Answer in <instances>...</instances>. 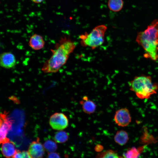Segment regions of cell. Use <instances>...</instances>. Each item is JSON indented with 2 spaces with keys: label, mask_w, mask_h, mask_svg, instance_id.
Masks as SVG:
<instances>
[{
  "label": "cell",
  "mask_w": 158,
  "mask_h": 158,
  "mask_svg": "<svg viewBox=\"0 0 158 158\" xmlns=\"http://www.w3.org/2000/svg\"><path fill=\"white\" fill-rule=\"evenodd\" d=\"M103 149V147L100 145H97L95 148V150L97 152H100Z\"/></svg>",
  "instance_id": "obj_21"
},
{
  "label": "cell",
  "mask_w": 158,
  "mask_h": 158,
  "mask_svg": "<svg viewBox=\"0 0 158 158\" xmlns=\"http://www.w3.org/2000/svg\"><path fill=\"white\" fill-rule=\"evenodd\" d=\"M123 5V0H108V6L111 11L117 12L120 11Z\"/></svg>",
  "instance_id": "obj_14"
},
{
  "label": "cell",
  "mask_w": 158,
  "mask_h": 158,
  "mask_svg": "<svg viewBox=\"0 0 158 158\" xmlns=\"http://www.w3.org/2000/svg\"><path fill=\"white\" fill-rule=\"evenodd\" d=\"M45 42L42 37L40 35L35 34L30 37L29 45L33 49L38 50L43 48Z\"/></svg>",
  "instance_id": "obj_10"
},
{
  "label": "cell",
  "mask_w": 158,
  "mask_h": 158,
  "mask_svg": "<svg viewBox=\"0 0 158 158\" xmlns=\"http://www.w3.org/2000/svg\"><path fill=\"white\" fill-rule=\"evenodd\" d=\"M114 119L118 126L124 127L131 122V117L129 110L126 108H123L116 111Z\"/></svg>",
  "instance_id": "obj_7"
},
{
  "label": "cell",
  "mask_w": 158,
  "mask_h": 158,
  "mask_svg": "<svg viewBox=\"0 0 158 158\" xmlns=\"http://www.w3.org/2000/svg\"><path fill=\"white\" fill-rule=\"evenodd\" d=\"M49 123L54 129L61 130L68 127V121L67 117L64 114L56 113L51 116Z\"/></svg>",
  "instance_id": "obj_5"
},
{
  "label": "cell",
  "mask_w": 158,
  "mask_h": 158,
  "mask_svg": "<svg viewBox=\"0 0 158 158\" xmlns=\"http://www.w3.org/2000/svg\"><path fill=\"white\" fill-rule=\"evenodd\" d=\"M96 158H123L119 155L115 151L112 150H107L98 154Z\"/></svg>",
  "instance_id": "obj_17"
},
{
  "label": "cell",
  "mask_w": 158,
  "mask_h": 158,
  "mask_svg": "<svg viewBox=\"0 0 158 158\" xmlns=\"http://www.w3.org/2000/svg\"><path fill=\"white\" fill-rule=\"evenodd\" d=\"M114 140L115 142L119 145H125L129 140L128 133L124 130L118 131L114 136Z\"/></svg>",
  "instance_id": "obj_13"
},
{
  "label": "cell",
  "mask_w": 158,
  "mask_h": 158,
  "mask_svg": "<svg viewBox=\"0 0 158 158\" xmlns=\"http://www.w3.org/2000/svg\"><path fill=\"white\" fill-rule=\"evenodd\" d=\"M43 145L45 150L48 153L54 152L57 148L56 142L50 139L46 140Z\"/></svg>",
  "instance_id": "obj_18"
},
{
  "label": "cell",
  "mask_w": 158,
  "mask_h": 158,
  "mask_svg": "<svg viewBox=\"0 0 158 158\" xmlns=\"http://www.w3.org/2000/svg\"><path fill=\"white\" fill-rule=\"evenodd\" d=\"M45 149L40 141L39 138L32 142L30 145L28 151L32 158H43Z\"/></svg>",
  "instance_id": "obj_8"
},
{
  "label": "cell",
  "mask_w": 158,
  "mask_h": 158,
  "mask_svg": "<svg viewBox=\"0 0 158 158\" xmlns=\"http://www.w3.org/2000/svg\"><path fill=\"white\" fill-rule=\"evenodd\" d=\"M12 158H32L29 154L28 151H20L17 150L16 152Z\"/></svg>",
  "instance_id": "obj_19"
},
{
  "label": "cell",
  "mask_w": 158,
  "mask_h": 158,
  "mask_svg": "<svg viewBox=\"0 0 158 158\" xmlns=\"http://www.w3.org/2000/svg\"><path fill=\"white\" fill-rule=\"evenodd\" d=\"M107 27L102 25L95 27L89 33L85 32L80 36V44L83 47H90L94 49L102 44Z\"/></svg>",
  "instance_id": "obj_4"
},
{
  "label": "cell",
  "mask_w": 158,
  "mask_h": 158,
  "mask_svg": "<svg viewBox=\"0 0 158 158\" xmlns=\"http://www.w3.org/2000/svg\"><path fill=\"white\" fill-rule=\"evenodd\" d=\"M142 148L137 149L135 147H132L128 148L123 153V157L124 158H139Z\"/></svg>",
  "instance_id": "obj_15"
},
{
  "label": "cell",
  "mask_w": 158,
  "mask_h": 158,
  "mask_svg": "<svg viewBox=\"0 0 158 158\" xmlns=\"http://www.w3.org/2000/svg\"><path fill=\"white\" fill-rule=\"evenodd\" d=\"M80 103L82 106L83 111L85 113L90 114L95 111L96 104L93 101L89 99L87 96H84L83 100L80 101Z\"/></svg>",
  "instance_id": "obj_12"
},
{
  "label": "cell",
  "mask_w": 158,
  "mask_h": 158,
  "mask_svg": "<svg viewBox=\"0 0 158 158\" xmlns=\"http://www.w3.org/2000/svg\"><path fill=\"white\" fill-rule=\"evenodd\" d=\"M75 47V43L69 37H61L55 44L54 49H51L52 54L44 63L41 69L42 71L46 73L57 72L66 63Z\"/></svg>",
  "instance_id": "obj_1"
},
{
  "label": "cell",
  "mask_w": 158,
  "mask_h": 158,
  "mask_svg": "<svg viewBox=\"0 0 158 158\" xmlns=\"http://www.w3.org/2000/svg\"><path fill=\"white\" fill-rule=\"evenodd\" d=\"M12 121L7 117L6 112L0 114V142L1 143L10 141L6 137L8 132L11 129Z\"/></svg>",
  "instance_id": "obj_6"
},
{
  "label": "cell",
  "mask_w": 158,
  "mask_h": 158,
  "mask_svg": "<svg viewBox=\"0 0 158 158\" xmlns=\"http://www.w3.org/2000/svg\"><path fill=\"white\" fill-rule=\"evenodd\" d=\"M16 64V60L14 55L11 52H4L1 54V66L6 69H10L14 67Z\"/></svg>",
  "instance_id": "obj_9"
},
{
  "label": "cell",
  "mask_w": 158,
  "mask_h": 158,
  "mask_svg": "<svg viewBox=\"0 0 158 158\" xmlns=\"http://www.w3.org/2000/svg\"><path fill=\"white\" fill-rule=\"evenodd\" d=\"M1 150L4 157L10 158L13 156L17 150L15 149L14 143L9 141L2 143Z\"/></svg>",
  "instance_id": "obj_11"
},
{
  "label": "cell",
  "mask_w": 158,
  "mask_h": 158,
  "mask_svg": "<svg viewBox=\"0 0 158 158\" xmlns=\"http://www.w3.org/2000/svg\"><path fill=\"white\" fill-rule=\"evenodd\" d=\"M34 2L39 3L42 2L43 0H32Z\"/></svg>",
  "instance_id": "obj_22"
},
{
  "label": "cell",
  "mask_w": 158,
  "mask_h": 158,
  "mask_svg": "<svg viewBox=\"0 0 158 158\" xmlns=\"http://www.w3.org/2000/svg\"><path fill=\"white\" fill-rule=\"evenodd\" d=\"M47 158H61L59 154L57 153L53 152L48 153Z\"/></svg>",
  "instance_id": "obj_20"
},
{
  "label": "cell",
  "mask_w": 158,
  "mask_h": 158,
  "mask_svg": "<svg viewBox=\"0 0 158 158\" xmlns=\"http://www.w3.org/2000/svg\"><path fill=\"white\" fill-rule=\"evenodd\" d=\"M144 50L145 58L158 59V19H154L143 31L138 32L136 39Z\"/></svg>",
  "instance_id": "obj_2"
},
{
  "label": "cell",
  "mask_w": 158,
  "mask_h": 158,
  "mask_svg": "<svg viewBox=\"0 0 158 158\" xmlns=\"http://www.w3.org/2000/svg\"><path fill=\"white\" fill-rule=\"evenodd\" d=\"M68 133L63 131H60L56 133L54 135V140L58 143H63L68 140Z\"/></svg>",
  "instance_id": "obj_16"
},
{
  "label": "cell",
  "mask_w": 158,
  "mask_h": 158,
  "mask_svg": "<svg viewBox=\"0 0 158 158\" xmlns=\"http://www.w3.org/2000/svg\"><path fill=\"white\" fill-rule=\"evenodd\" d=\"M130 90L140 99H148L157 93L158 84L153 83L151 77L141 75L135 77L128 83Z\"/></svg>",
  "instance_id": "obj_3"
}]
</instances>
